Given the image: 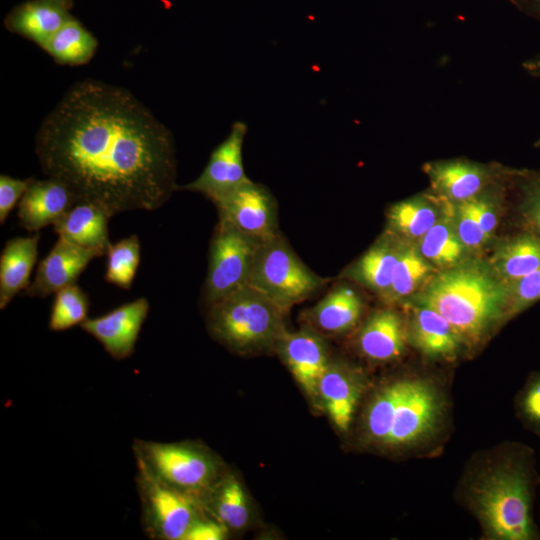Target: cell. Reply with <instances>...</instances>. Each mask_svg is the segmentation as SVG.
Returning a JSON list of instances; mask_svg holds the SVG:
<instances>
[{
    "label": "cell",
    "mask_w": 540,
    "mask_h": 540,
    "mask_svg": "<svg viewBox=\"0 0 540 540\" xmlns=\"http://www.w3.org/2000/svg\"><path fill=\"white\" fill-rule=\"evenodd\" d=\"M35 152L47 177L109 217L156 210L178 188L171 131L130 91L100 80L69 88L39 127Z\"/></svg>",
    "instance_id": "6da1fadb"
},
{
    "label": "cell",
    "mask_w": 540,
    "mask_h": 540,
    "mask_svg": "<svg viewBox=\"0 0 540 540\" xmlns=\"http://www.w3.org/2000/svg\"><path fill=\"white\" fill-rule=\"evenodd\" d=\"M540 476L534 450L507 441L475 455L458 495L486 540H540L533 506Z\"/></svg>",
    "instance_id": "7a4b0ae2"
},
{
    "label": "cell",
    "mask_w": 540,
    "mask_h": 540,
    "mask_svg": "<svg viewBox=\"0 0 540 540\" xmlns=\"http://www.w3.org/2000/svg\"><path fill=\"white\" fill-rule=\"evenodd\" d=\"M448 413L449 399L437 379L407 374L374 392L363 416V432L376 446L414 454L439 440Z\"/></svg>",
    "instance_id": "3957f363"
},
{
    "label": "cell",
    "mask_w": 540,
    "mask_h": 540,
    "mask_svg": "<svg viewBox=\"0 0 540 540\" xmlns=\"http://www.w3.org/2000/svg\"><path fill=\"white\" fill-rule=\"evenodd\" d=\"M509 290L510 284L498 277L488 261L469 257L437 270L406 303L434 309L452 325L464 346L472 347L505 323Z\"/></svg>",
    "instance_id": "277c9868"
},
{
    "label": "cell",
    "mask_w": 540,
    "mask_h": 540,
    "mask_svg": "<svg viewBox=\"0 0 540 540\" xmlns=\"http://www.w3.org/2000/svg\"><path fill=\"white\" fill-rule=\"evenodd\" d=\"M286 313L247 285L208 306L207 327L212 337L227 348L254 353L275 349L287 330Z\"/></svg>",
    "instance_id": "5b68a950"
},
{
    "label": "cell",
    "mask_w": 540,
    "mask_h": 540,
    "mask_svg": "<svg viewBox=\"0 0 540 540\" xmlns=\"http://www.w3.org/2000/svg\"><path fill=\"white\" fill-rule=\"evenodd\" d=\"M132 451L138 468L201 502L223 475L218 458L196 443L135 439Z\"/></svg>",
    "instance_id": "8992f818"
},
{
    "label": "cell",
    "mask_w": 540,
    "mask_h": 540,
    "mask_svg": "<svg viewBox=\"0 0 540 540\" xmlns=\"http://www.w3.org/2000/svg\"><path fill=\"white\" fill-rule=\"evenodd\" d=\"M326 284L327 279L306 266L281 233L260 242L248 285L283 310L288 312Z\"/></svg>",
    "instance_id": "52a82bcc"
},
{
    "label": "cell",
    "mask_w": 540,
    "mask_h": 540,
    "mask_svg": "<svg viewBox=\"0 0 540 540\" xmlns=\"http://www.w3.org/2000/svg\"><path fill=\"white\" fill-rule=\"evenodd\" d=\"M136 486L141 524L153 540H184L196 519L205 514L202 502L157 480L137 467Z\"/></svg>",
    "instance_id": "ba28073f"
},
{
    "label": "cell",
    "mask_w": 540,
    "mask_h": 540,
    "mask_svg": "<svg viewBox=\"0 0 540 540\" xmlns=\"http://www.w3.org/2000/svg\"><path fill=\"white\" fill-rule=\"evenodd\" d=\"M260 242L219 219L210 241L208 270L203 287L207 307L249 284Z\"/></svg>",
    "instance_id": "9c48e42d"
},
{
    "label": "cell",
    "mask_w": 540,
    "mask_h": 540,
    "mask_svg": "<svg viewBox=\"0 0 540 540\" xmlns=\"http://www.w3.org/2000/svg\"><path fill=\"white\" fill-rule=\"evenodd\" d=\"M213 203L219 219L259 241L281 233L276 200L262 184L249 180Z\"/></svg>",
    "instance_id": "30bf717a"
},
{
    "label": "cell",
    "mask_w": 540,
    "mask_h": 540,
    "mask_svg": "<svg viewBox=\"0 0 540 540\" xmlns=\"http://www.w3.org/2000/svg\"><path fill=\"white\" fill-rule=\"evenodd\" d=\"M246 132V123H233L228 136L213 149L202 173L181 188L201 193L213 202L249 181L242 155Z\"/></svg>",
    "instance_id": "8fae6325"
},
{
    "label": "cell",
    "mask_w": 540,
    "mask_h": 540,
    "mask_svg": "<svg viewBox=\"0 0 540 540\" xmlns=\"http://www.w3.org/2000/svg\"><path fill=\"white\" fill-rule=\"evenodd\" d=\"M366 377L356 366L331 358L317 389V400L333 424L346 432L366 390Z\"/></svg>",
    "instance_id": "7c38bea8"
},
{
    "label": "cell",
    "mask_w": 540,
    "mask_h": 540,
    "mask_svg": "<svg viewBox=\"0 0 540 540\" xmlns=\"http://www.w3.org/2000/svg\"><path fill=\"white\" fill-rule=\"evenodd\" d=\"M149 308L148 300L140 297L105 315L88 318L80 327L97 339L112 358L123 360L133 354Z\"/></svg>",
    "instance_id": "4fadbf2b"
},
{
    "label": "cell",
    "mask_w": 540,
    "mask_h": 540,
    "mask_svg": "<svg viewBox=\"0 0 540 540\" xmlns=\"http://www.w3.org/2000/svg\"><path fill=\"white\" fill-rule=\"evenodd\" d=\"M275 349L307 395L317 399L319 381L331 359L319 333L312 327L286 330Z\"/></svg>",
    "instance_id": "5bb4252c"
},
{
    "label": "cell",
    "mask_w": 540,
    "mask_h": 540,
    "mask_svg": "<svg viewBox=\"0 0 540 540\" xmlns=\"http://www.w3.org/2000/svg\"><path fill=\"white\" fill-rule=\"evenodd\" d=\"M408 343L424 357L454 361L464 343L452 325L434 309L416 303H405Z\"/></svg>",
    "instance_id": "9a60e30c"
},
{
    "label": "cell",
    "mask_w": 540,
    "mask_h": 540,
    "mask_svg": "<svg viewBox=\"0 0 540 540\" xmlns=\"http://www.w3.org/2000/svg\"><path fill=\"white\" fill-rule=\"evenodd\" d=\"M95 257L92 251L59 237L48 255L39 263L35 277L24 294L45 298L75 284Z\"/></svg>",
    "instance_id": "2e32d148"
},
{
    "label": "cell",
    "mask_w": 540,
    "mask_h": 540,
    "mask_svg": "<svg viewBox=\"0 0 540 540\" xmlns=\"http://www.w3.org/2000/svg\"><path fill=\"white\" fill-rule=\"evenodd\" d=\"M75 194L62 182L47 178L31 181L18 205V219L21 227L28 231L54 224L74 204Z\"/></svg>",
    "instance_id": "e0dca14e"
},
{
    "label": "cell",
    "mask_w": 540,
    "mask_h": 540,
    "mask_svg": "<svg viewBox=\"0 0 540 540\" xmlns=\"http://www.w3.org/2000/svg\"><path fill=\"white\" fill-rule=\"evenodd\" d=\"M404 244L405 241L385 230L362 256L340 273V277L363 286L382 299L390 288Z\"/></svg>",
    "instance_id": "ac0fdd59"
},
{
    "label": "cell",
    "mask_w": 540,
    "mask_h": 540,
    "mask_svg": "<svg viewBox=\"0 0 540 540\" xmlns=\"http://www.w3.org/2000/svg\"><path fill=\"white\" fill-rule=\"evenodd\" d=\"M407 343V323L391 308L373 312L357 336L360 352L374 362L397 360L403 355Z\"/></svg>",
    "instance_id": "d6986e66"
},
{
    "label": "cell",
    "mask_w": 540,
    "mask_h": 540,
    "mask_svg": "<svg viewBox=\"0 0 540 540\" xmlns=\"http://www.w3.org/2000/svg\"><path fill=\"white\" fill-rule=\"evenodd\" d=\"M70 10L63 0H28L7 14L4 25L42 48L73 17Z\"/></svg>",
    "instance_id": "ffe728a7"
},
{
    "label": "cell",
    "mask_w": 540,
    "mask_h": 540,
    "mask_svg": "<svg viewBox=\"0 0 540 540\" xmlns=\"http://www.w3.org/2000/svg\"><path fill=\"white\" fill-rule=\"evenodd\" d=\"M109 218L101 207L88 202H77L53 226L59 237L101 257L111 244Z\"/></svg>",
    "instance_id": "44dd1931"
},
{
    "label": "cell",
    "mask_w": 540,
    "mask_h": 540,
    "mask_svg": "<svg viewBox=\"0 0 540 540\" xmlns=\"http://www.w3.org/2000/svg\"><path fill=\"white\" fill-rule=\"evenodd\" d=\"M363 311L364 301L357 290L339 283L308 309L307 319L316 331L339 335L354 328Z\"/></svg>",
    "instance_id": "7402d4cb"
},
{
    "label": "cell",
    "mask_w": 540,
    "mask_h": 540,
    "mask_svg": "<svg viewBox=\"0 0 540 540\" xmlns=\"http://www.w3.org/2000/svg\"><path fill=\"white\" fill-rule=\"evenodd\" d=\"M443 211V198L421 195L399 201L387 211L386 231L399 239L417 244L437 222Z\"/></svg>",
    "instance_id": "603a6c76"
},
{
    "label": "cell",
    "mask_w": 540,
    "mask_h": 540,
    "mask_svg": "<svg viewBox=\"0 0 540 540\" xmlns=\"http://www.w3.org/2000/svg\"><path fill=\"white\" fill-rule=\"evenodd\" d=\"M424 171L437 195L452 203L478 196L487 182L483 168L464 161L429 163Z\"/></svg>",
    "instance_id": "cb8c5ba5"
},
{
    "label": "cell",
    "mask_w": 540,
    "mask_h": 540,
    "mask_svg": "<svg viewBox=\"0 0 540 540\" xmlns=\"http://www.w3.org/2000/svg\"><path fill=\"white\" fill-rule=\"evenodd\" d=\"M39 234L16 237L6 242L0 256V309L3 310L29 279L38 253Z\"/></svg>",
    "instance_id": "d4e9b609"
},
{
    "label": "cell",
    "mask_w": 540,
    "mask_h": 540,
    "mask_svg": "<svg viewBox=\"0 0 540 540\" xmlns=\"http://www.w3.org/2000/svg\"><path fill=\"white\" fill-rule=\"evenodd\" d=\"M422 256L437 270L455 266L469 258L453 221V203L443 198V211L437 222L416 244Z\"/></svg>",
    "instance_id": "484cf974"
},
{
    "label": "cell",
    "mask_w": 540,
    "mask_h": 540,
    "mask_svg": "<svg viewBox=\"0 0 540 540\" xmlns=\"http://www.w3.org/2000/svg\"><path fill=\"white\" fill-rule=\"evenodd\" d=\"M488 262L510 284L540 268V238L525 231L511 236L497 245Z\"/></svg>",
    "instance_id": "4316f807"
},
{
    "label": "cell",
    "mask_w": 540,
    "mask_h": 540,
    "mask_svg": "<svg viewBox=\"0 0 540 540\" xmlns=\"http://www.w3.org/2000/svg\"><path fill=\"white\" fill-rule=\"evenodd\" d=\"M437 269L419 252L415 244L405 242L395 266L389 290L382 300L404 304L435 274Z\"/></svg>",
    "instance_id": "83f0119b"
},
{
    "label": "cell",
    "mask_w": 540,
    "mask_h": 540,
    "mask_svg": "<svg viewBox=\"0 0 540 540\" xmlns=\"http://www.w3.org/2000/svg\"><path fill=\"white\" fill-rule=\"evenodd\" d=\"M205 512L228 529L243 528L249 520V506L241 483L223 474L202 501Z\"/></svg>",
    "instance_id": "f1b7e54d"
},
{
    "label": "cell",
    "mask_w": 540,
    "mask_h": 540,
    "mask_svg": "<svg viewBox=\"0 0 540 540\" xmlns=\"http://www.w3.org/2000/svg\"><path fill=\"white\" fill-rule=\"evenodd\" d=\"M98 42L79 20L71 17L42 47L58 64L77 66L88 63Z\"/></svg>",
    "instance_id": "f546056e"
},
{
    "label": "cell",
    "mask_w": 540,
    "mask_h": 540,
    "mask_svg": "<svg viewBox=\"0 0 540 540\" xmlns=\"http://www.w3.org/2000/svg\"><path fill=\"white\" fill-rule=\"evenodd\" d=\"M105 280L123 289H130L137 272L141 245L136 235L110 244L107 249Z\"/></svg>",
    "instance_id": "4dcf8cb0"
},
{
    "label": "cell",
    "mask_w": 540,
    "mask_h": 540,
    "mask_svg": "<svg viewBox=\"0 0 540 540\" xmlns=\"http://www.w3.org/2000/svg\"><path fill=\"white\" fill-rule=\"evenodd\" d=\"M89 299L75 283L57 293L52 306L49 328L52 331H64L81 325L88 319Z\"/></svg>",
    "instance_id": "1f68e13d"
},
{
    "label": "cell",
    "mask_w": 540,
    "mask_h": 540,
    "mask_svg": "<svg viewBox=\"0 0 540 540\" xmlns=\"http://www.w3.org/2000/svg\"><path fill=\"white\" fill-rule=\"evenodd\" d=\"M514 408L522 425L540 437V370L527 376L515 397Z\"/></svg>",
    "instance_id": "d6a6232c"
},
{
    "label": "cell",
    "mask_w": 540,
    "mask_h": 540,
    "mask_svg": "<svg viewBox=\"0 0 540 540\" xmlns=\"http://www.w3.org/2000/svg\"><path fill=\"white\" fill-rule=\"evenodd\" d=\"M453 221L456 232L468 252H477L489 241L471 208L470 200L453 203Z\"/></svg>",
    "instance_id": "836d02e7"
},
{
    "label": "cell",
    "mask_w": 540,
    "mask_h": 540,
    "mask_svg": "<svg viewBox=\"0 0 540 540\" xmlns=\"http://www.w3.org/2000/svg\"><path fill=\"white\" fill-rule=\"evenodd\" d=\"M518 205L520 226L523 231L540 238V174L525 179Z\"/></svg>",
    "instance_id": "e575fe53"
},
{
    "label": "cell",
    "mask_w": 540,
    "mask_h": 540,
    "mask_svg": "<svg viewBox=\"0 0 540 540\" xmlns=\"http://www.w3.org/2000/svg\"><path fill=\"white\" fill-rule=\"evenodd\" d=\"M540 300V268L510 283L505 322Z\"/></svg>",
    "instance_id": "d590c367"
},
{
    "label": "cell",
    "mask_w": 540,
    "mask_h": 540,
    "mask_svg": "<svg viewBox=\"0 0 540 540\" xmlns=\"http://www.w3.org/2000/svg\"><path fill=\"white\" fill-rule=\"evenodd\" d=\"M31 178L17 179L5 174L0 176V223L3 224L10 211L21 200Z\"/></svg>",
    "instance_id": "8d00e7d4"
},
{
    "label": "cell",
    "mask_w": 540,
    "mask_h": 540,
    "mask_svg": "<svg viewBox=\"0 0 540 540\" xmlns=\"http://www.w3.org/2000/svg\"><path fill=\"white\" fill-rule=\"evenodd\" d=\"M228 535V528L207 513L194 521L184 540H223Z\"/></svg>",
    "instance_id": "74e56055"
},
{
    "label": "cell",
    "mask_w": 540,
    "mask_h": 540,
    "mask_svg": "<svg viewBox=\"0 0 540 540\" xmlns=\"http://www.w3.org/2000/svg\"><path fill=\"white\" fill-rule=\"evenodd\" d=\"M471 208L482 231L490 240L498 225V212L493 201L484 196L470 199Z\"/></svg>",
    "instance_id": "f35d334b"
},
{
    "label": "cell",
    "mask_w": 540,
    "mask_h": 540,
    "mask_svg": "<svg viewBox=\"0 0 540 540\" xmlns=\"http://www.w3.org/2000/svg\"><path fill=\"white\" fill-rule=\"evenodd\" d=\"M529 69L540 72V60H538V61H536V62H534L532 64H529Z\"/></svg>",
    "instance_id": "ab89813d"
},
{
    "label": "cell",
    "mask_w": 540,
    "mask_h": 540,
    "mask_svg": "<svg viewBox=\"0 0 540 540\" xmlns=\"http://www.w3.org/2000/svg\"><path fill=\"white\" fill-rule=\"evenodd\" d=\"M530 1L534 4V6L540 12V0H530Z\"/></svg>",
    "instance_id": "60d3db41"
},
{
    "label": "cell",
    "mask_w": 540,
    "mask_h": 540,
    "mask_svg": "<svg viewBox=\"0 0 540 540\" xmlns=\"http://www.w3.org/2000/svg\"><path fill=\"white\" fill-rule=\"evenodd\" d=\"M69 7L72 8L74 0H63Z\"/></svg>",
    "instance_id": "b9f144b4"
},
{
    "label": "cell",
    "mask_w": 540,
    "mask_h": 540,
    "mask_svg": "<svg viewBox=\"0 0 540 540\" xmlns=\"http://www.w3.org/2000/svg\"><path fill=\"white\" fill-rule=\"evenodd\" d=\"M512 1H514V2H518V1H520V0H512Z\"/></svg>",
    "instance_id": "7bdbcfd3"
}]
</instances>
